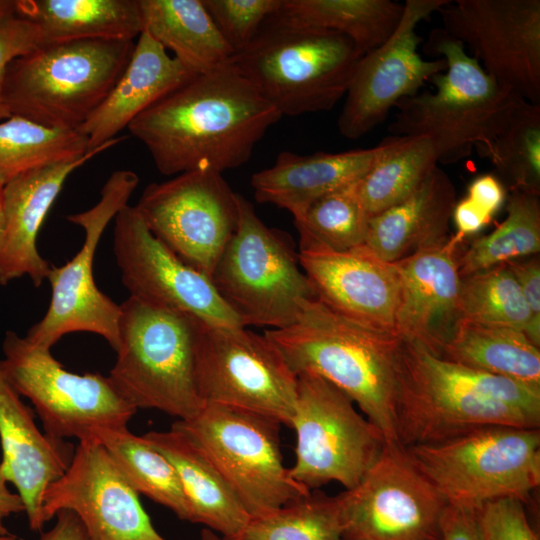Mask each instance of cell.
I'll return each instance as SVG.
<instances>
[{
	"label": "cell",
	"instance_id": "1",
	"mask_svg": "<svg viewBox=\"0 0 540 540\" xmlns=\"http://www.w3.org/2000/svg\"><path fill=\"white\" fill-rule=\"evenodd\" d=\"M281 114L230 63L196 74L145 111L128 130L166 176L245 164Z\"/></svg>",
	"mask_w": 540,
	"mask_h": 540
},
{
	"label": "cell",
	"instance_id": "2",
	"mask_svg": "<svg viewBox=\"0 0 540 540\" xmlns=\"http://www.w3.org/2000/svg\"><path fill=\"white\" fill-rule=\"evenodd\" d=\"M400 445L434 444L489 426L539 429L540 388L403 341L395 407Z\"/></svg>",
	"mask_w": 540,
	"mask_h": 540
},
{
	"label": "cell",
	"instance_id": "3",
	"mask_svg": "<svg viewBox=\"0 0 540 540\" xmlns=\"http://www.w3.org/2000/svg\"><path fill=\"white\" fill-rule=\"evenodd\" d=\"M267 337L298 375L309 372L345 393L389 443H399L395 407L403 340L348 319L318 299ZM400 444V443H399Z\"/></svg>",
	"mask_w": 540,
	"mask_h": 540
},
{
	"label": "cell",
	"instance_id": "4",
	"mask_svg": "<svg viewBox=\"0 0 540 540\" xmlns=\"http://www.w3.org/2000/svg\"><path fill=\"white\" fill-rule=\"evenodd\" d=\"M362 56L344 34L278 11L229 62L281 116H298L332 109L345 96Z\"/></svg>",
	"mask_w": 540,
	"mask_h": 540
},
{
	"label": "cell",
	"instance_id": "5",
	"mask_svg": "<svg viewBox=\"0 0 540 540\" xmlns=\"http://www.w3.org/2000/svg\"><path fill=\"white\" fill-rule=\"evenodd\" d=\"M427 48L447 67L431 78L435 91L418 92L395 105L388 129L394 136L429 138L438 162L451 164L500 134L522 98L500 86L445 30H433Z\"/></svg>",
	"mask_w": 540,
	"mask_h": 540
},
{
	"label": "cell",
	"instance_id": "6",
	"mask_svg": "<svg viewBox=\"0 0 540 540\" xmlns=\"http://www.w3.org/2000/svg\"><path fill=\"white\" fill-rule=\"evenodd\" d=\"M134 46V41L102 39L38 46L7 67L8 111L48 128L77 130L107 98Z\"/></svg>",
	"mask_w": 540,
	"mask_h": 540
},
{
	"label": "cell",
	"instance_id": "7",
	"mask_svg": "<svg viewBox=\"0 0 540 540\" xmlns=\"http://www.w3.org/2000/svg\"><path fill=\"white\" fill-rule=\"evenodd\" d=\"M119 347L108 377L136 409L185 420L204 406L196 377L202 320L129 296L120 304Z\"/></svg>",
	"mask_w": 540,
	"mask_h": 540
},
{
	"label": "cell",
	"instance_id": "8",
	"mask_svg": "<svg viewBox=\"0 0 540 540\" xmlns=\"http://www.w3.org/2000/svg\"><path fill=\"white\" fill-rule=\"evenodd\" d=\"M209 278L243 327H287L316 299L289 235L268 227L240 194L236 229Z\"/></svg>",
	"mask_w": 540,
	"mask_h": 540
},
{
	"label": "cell",
	"instance_id": "9",
	"mask_svg": "<svg viewBox=\"0 0 540 540\" xmlns=\"http://www.w3.org/2000/svg\"><path fill=\"white\" fill-rule=\"evenodd\" d=\"M405 449L447 505L475 511L500 498L526 501L540 485L539 429L489 426Z\"/></svg>",
	"mask_w": 540,
	"mask_h": 540
},
{
	"label": "cell",
	"instance_id": "10",
	"mask_svg": "<svg viewBox=\"0 0 540 540\" xmlns=\"http://www.w3.org/2000/svg\"><path fill=\"white\" fill-rule=\"evenodd\" d=\"M280 426L264 415L215 404H206L194 416L171 425L212 461L250 518L311 492L284 465Z\"/></svg>",
	"mask_w": 540,
	"mask_h": 540
},
{
	"label": "cell",
	"instance_id": "11",
	"mask_svg": "<svg viewBox=\"0 0 540 540\" xmlns=\"http://www.w3.org/2000/svg\"><path fill=\"white\" fill-rule=\"evenodd\" d=\"M1 370L40 418L44 432L58 440H96L105 430L127 427L137 409L108 376L70 372L50 349L7 331L2 343Z\"/></svg>",
	"mask_w": 540,
	"mask_h": 540
},
{
	"label": "cell",
	"instance_id": "12",
	"mask_svg": "<svg viewBox=\"0 0 540 540\" xmlns=\"http://www.w3.org/2000/svg\"><path fill=\"white\" fill-rule=\"evenodd\" d=\"M291 428L296 433V447L289 471L310 491L331 481L352 489L387 443L345 393L309 372L297 375Z\"/></svg>",
	"mask_w": 540,
	"mask_h": 540
},
{
	"label": "cell",
	"instance_id": "13",
	"mask_svg": "<svg viewBox=\"0 0 540 540\" xmlns=\"http://www.w3.org/2000/svg\"><path fill=\"white\" fill-rule=\"evenodd\" d=\"M196 377L204 405L258 413L291 427L297 375L265 333L202 322Z\"/></svg>",
	"mask_w": 540,
	"mask_h": 540
},
{
	"label": "cell",
	"instance_id": "14",
	"mask_svg": "<svg viewBox=\"0 0 540 540\" xmlns=\"http://www.w3.org/2000/svg\"><path fill=\"white\" fill-rule=\"evenodd\" d=\"M138 183L135 172L114 171L93 207L66 217L82 228L84 241L66 264L51 266L47 277L51 286L50 303L43 318L28 330L25 337L30 342L51 349L66 334L89 332L102 336L115 352L118 350L120 305L97 287L93 263L107 225L128 205Z\"/></svg>",
	"mask_w": 540,
	"mask_h": 540
},
{
	"label": "cell",
	"instance_id": "15",
	"mask_svg": "<svg viewBox=\"0 0 540 540\" xmlns=\"http://www.w3.org/2000/svg\"><path fill=\"white\" fill-rule=\"evenodd\" d=\"M176 256L210 277L238 221V194L222 173L199 169L145 187L134 206Z\"/></svg>",
	"mask_w": 540,
	"mask_h": 540
},
{
	"label": "cell",
	"instance_id": "16",
	"mask_svg": "<svg viewBox=\"0 0 540 540\" xmlns=\"http://www.w3.org/2000/svg\"><path fill=\"white\" fill-rule=\"evenodd\" d=\"M337 498L342 540H440L446 503L399 443L387 442L361 481Z\"/></svg>",
	"mask_w": 540,
	"mask_h": 540
},
{
	"label": "cell",
	"instance_id": "17",
	"mask_svg": "<svg viewBox=\"0 0 540 540\" xmlns=\"http://www.w3.org/2000/svg\"><path fill=\"white\" fill-rule=\"evenodd\" d=\"M438 12L500 86L540 104V0H456Z\"/></svg>",
	"mask_w": 540,
	"mask_h": 540
},
{
	"label": "cell",
	"instance_id": "18",
	"mask_svg": "<svg viewBox=\"0 0 540 540\" xmlns=\"http://www.w3.org/2000/svg\"><path fill=\"white\" fill-rule=\"evenodd\" d=\"M449 0H406L399 25L390 38L360 59L337 120L340 134L357 139L370 132L403 98L413 96L436 74L443 58L424 60L418 53V24Z\"/></svg>",
	"mask_w": 540,
	"mask_h": 540
},
{
	"label": "cell",
	"instance_id": "19",
	"mask_svg": "<svg viewBox=\"0 0 540 540\" xmlns=\"http://www.w3.org/2000/svg\"><path fill=\"white\" fill-rule=\"evenodd\" d=\"M139 494L97 440L79 441L65 472L45 490V524L61 510L74 512L89 540H167L153 526Z\"/></svg>",
	"mask_w": 540,
	"mask_h": 540
},
{
	"label": "cell",
	"instance_id": "20",
	"mask_svg": "<svg viewBox=\"0 0 540 540\" xmlns=\"http://www.w3.org/2000/svg\"><path fill=\"white\" fill-rule=\"evenodd\" d=\"M113 251L121 280L131 296L190 314L205 323L242 326L210 278L183 262L154 236L134 206L126 205L114 217Z\"/></svg>",
	"mask_w": 540,
	"mask_h": 540
},
{
	"label": "cell",
	"instance_id": "21",
	"mask_svg": "<svg viewBox=\"0 0 540 540\" xmlns=\"http://www.w3.org/2000/svg\"><path fill=\"white\" fill-rule=\"evenodd\" d=\"M299 260L316 299L348 319L396 333L400 277L394 263L366 245L346 251L301 248Z\"/></svg>",
	"mask_w": 540,
	"mask_h": 540
},
{
	"label": "cell",
	"instance_id": "22",
	"mask_svg": "<svg viewBox=\"0 0 540 540\" xmlns=\"http://www.w3.org/2000/svg\"><path fill=\"white\" fill-rule=\"evenodd\" d=\"M461 242L449 236L394 262L400 277L395 331L403 341L439 357L460 319Z\"/></svg>",
	"mask_w": 540,
	"mask_h": 540
},
{
	"label": "cell",
	"instance_id": "23",
	"mask_svg": "<svg viewBox=\"0 0 540 540\" xmlns=\"http://www.w3.org/2000/svg\"><path fill=\"white\" fill-rule=\"evenodd\" d=\"M116 137L85 155L27 171L3 186L6 228L0 251V285L28 276L35 287L47 279L51 265L37 249L39 230L68 176L113 147Z\"/></svg>",
	"mask_w": 540,
	"mask_h": 540
},
{
	"label": "cell",
	"instance_id": "24",
	"mask_svg": "<svg viewBox=\"0 0 540 540\" xmlns=\"http://www.w3.org/2000/svg\"><path fill=\"white\" fill-rule=\"evenodd\" d=\"M0 444L5 477L22 499L29 528L40 531L44 526V492L68 468L75 448L38 428L33 410L23 402L1 367Z\"/></svg>",
	"mask_w": 540,
	"mask_h": 540
},
{
	"label": "cell",
	"instance_id": "25",
	"mask_svg": "<svg viewBox=\"0 0 540 540\" xmlns=\"http://www.w3.org/2000/svg\"><path fill=\"white\" fill-rule=\"evenodd\" d=\"M387 148L386 137L368 149L307 155L280 152L271 167L252 175L255 199L286 209L294 220L299 219L320 197L360 180Z\"/></svg>",
	"mask_w": 540,
	"mask_h": 540
},
{
	"label": "cell",
	"instance_id": "26",
	"mask_svg": "<svg viewBox=\"0 0 540 540\" xmlns=\"http://www.w3.org/2000/svg\"><path fill=\"white\" fill-rule=\"evenodd\" d=\"M194 75L142 31L123 74L103 103L77 129L87 138L88 151L116 138L139 114Z\"/></svg>",
	"mask_w": 540,
	"mask_h": 540
},
{
	"label": "cell",
	"instance_id": "27",
	"mask_svg": "<svg viewBox=\"0 0 540 540\" xmlns=\"http://www.w3.org/2000/svg\"><path fill=\"white\" fill-rule=\"evenodd\" d=\"M455 204V187L436 166L408 198L370 218L364 245L394 263L441 243L449 237Z\"/></svg>",
	"mask_w": 540,
	"mask_h": 540
},
{
	"label": "cell",
	"instance_id": "28",
	"mask_svg": "<svg viewBox=\"0 0 540 540\" xmlns=\"http://www.w3.org/2000/svg\"><path fill=\"white\" fill-rule=\"evenodd\" d=\"M143 437L176 469L190 507L191 522L218 532L225 540L239 535L250 516L205 453L173 427L150 431Z\"/></svg>",
	"mask_w": 540,
	"mask_h": 540
},
{
	"label": "cell",
	"instance_id": "29",
	"mask_svg": "<svg viewBox=\"0 0 540 540\" xmlns=\"http://www.w3.org/2000/svg\"><path fill=\"white\" fill-rule=\"evenodd\" d=\"M42 45L76 40L133 41L143 31L139 0H16Z\"/></svg>",
	"mask_w": 540,
	"mask_h": 540
},
{
	"label": "cell",
	"instance_id": "30",
	"mask_svg": "<svg viewBox=\"0 0 540 540\" xmlns=\"http://www.w3.org/2000/svg\"><path fill=\"white\" fill-rule=\"evenodd\" d=\"M143 31L196 74L230 61L234 50L219 33L202 0H139Z\"/></svg>",
	"mask_w": 540,
	"mask_h": 540
},
{
	"label": "cell",
	"instance_id": "31",
	"mask_svg": "<svg viewBox=\"0 0 540 540\" xmlns=\"http://www.w3.org/2000/svg\"><path fill=\"white\" fill-rule=\"evenodd\" d=\"M441 357L540 388V350L519 330L459 319Z\"/></svg>",
	"mask_w": 540,
	"mask_h": 540
},
{
	"label": "cell",
	"instance_id": "32",
	"mask_svg": "<svg viewBox=\"0 0 540 540\" xmlns=\"http://www.w3.org/2000/svg\"><path fill=\"white\" fill-rule=\"evenodd\" d=\"M279 12L299 23L342 33L365 55L394 33L404 4L390 0H283Z\"/></svg>",
	"mask_w": 540,
	"mask_h": 540
},
{
	"label": "cell",
	"instance_id": "33",
	"mask_svg": "<svg viewBox=\"0 0 540 540\" xmlns=\"http://www.w3.org/2000/svg\"><path fill=\"white\" fill-rule=\"evenodd\" d=\"M388 148L357 182L371 217L413 194L438 163L433 142L424 136H388Z\"/></svg>",
	"mask_w": 540,
	"mask_h": 540
},
{
	"label": "cell",
	"instance_id": "34",
	"mask_svg": "<svg viewBox=\"0 0 540 540\" xmlns=\"http://www.w3.org/2000/svg\"><path fill=\"white\" fill-rule=\"evenodd\" d=\"M99 441L138 494L191 522L190 507L179 475L170 461L143 436L127 427L100 432Z\"/></svg>",
	"mask_w": 540,
	"mask_h": 540
},
{
	"label": "cell",
	"instance_id": "35",
	"mask_svg": "<svg viewBox=\"0 0 540 540\" xmlns=\"http://www.w3.org/2000/svg\"><path fill=\"white\" fill-rule=\"evenodd\" d=\"M505 220L490 234L475 239L459 256V275L479 272L540 251L539 195L512 191Z\"/></svg>",
	"mask_w": 540,
	"mask_h": 540
},
{
	"label": "cell",
	"instance_id": "36",
	"mask_svg": "<svg viewBox=\"0 0 540 540\" xmlns=\"http://www.w3.org/2000/svg\"><path fill=\"white\" fill-rule=\"evenodd\" d=\"M87 152V138L77 130L52 129L11 115L0 122V184Z\"/></svg>",
	"mask_w": 540,
	"mask_h": 540
},
{
	"label": "cell",
	"instance_id": "37",
	"mask_svg": "<svg viewBox=\"0 0 540 540\" xmlns=\"http://www.w3.org/2000/svg\"><path fill=\"white\" fill-rule=\"evenodd\" d=\"M475 150L491 162L504 186L539 195L540 104L521 99L506 128Z\"/></svg>",
	"mask_w": 540,
	"mask_h": 540
},
{
	"label": "cell",
	"instance_id": "38",
	"mask_svg": "<svg viewBox=\"0 0 540 540\" xmlns=\"http://www.w3.org/2000/svg\"><path fill=\"white\" fill-rule=\"evenodd\" d=\"M458 310L460 319L528 335L530 311L505 263L462 277Z\"/></svg>",
	"mask_w": 540,
	"mask_h": 540
},
{
	"label": "cell",
	"instance_id": "39",
	"mask_svg": "<svg viewBox=\"0 0 540 540\" xmlns=\"http://www.w3.org/2000/svg\"><path fill=\"white\" fill-rule=\"evenodd\" d=\"M357 182L320 197L294 220L300 249L317 246L346 251L365 244L370 216Z\"/></svg>",
	"mask_w": 540,
	"mask_h": 540
},
{
	"label": "cell",
	"instance_id": "40",
	"mask_svg": "<svg viewBox=\"0 0 540 540\" xmlns=\"http://www.w3.org/2000/svg\"><path fill=\"white\" fill-rule=\"evenodd\" d=\"M231 540H342L338 498L312 490L270 513L250 518Z\"/></svg>",
	"mask_w": 540,
	"mask_h": 540
},
{
	"label": "cell",
	"instance_id": "41",
	"mask_svg": "<svg viewBox=\"0 0 540 540\" xmlns=\"http://www.w3.org/2000/svg\"><path fill=\"white\" fill-rule=\"evenodd\" d=\"M283 0H202L227 44L235 51L245 47L264 21L277 13Z\"/></svg>",
	"mask_w": 540,
	"mask_h": 540
},
{
	"label": "cell",
	"instance_id": "42",
	"mask_svg": "<svg viewBox=\"0 0 540 540\" xmlns=\"http://www.w3.org/2000/svg\"><path fill=\"white\" fill-rule=\"evenodd\" d=\"M523 502L507 497L489 501L474 511L481 540H538Z\"/></svg>",
	"mask_w": 540,
	"mask_h": 540
},
{
	"label": "cell",
	"instance_id": "43",
	"mask_svg": "<svg viewBox=\"0 0 540 540\" xmlns=\"http://www.w3.org/2000/svg\"><path fill=\"white\" fill-rule=\"evenodd\" d=\"M42 45L38 27L15 15L0 22V122L11 116L3 97V85L9 63Z\"/></svg>",
	"mask_w": 540,
	"mask_h": 540
},
{
	"label": "cell",
	"instance_id": "44",
	"mask_svg": "<svg viewBox=\"0 0 540 540\" xmlns=\"http://www.w3.org/2000/svg\"><path fill=\"white\" fill-rule=\"evenodd\" d=\"M514 275L531 315L528 338L540 345V262L539 258L515 259L505 263Z\"/></svg>",
	"mask_w": 540,
	"mask_h": 540
},
{
	"label": "cell",
	"instance_id": "45",
	"mask_svg": "<svg viewBox=\"0 0 540 540\" xmlns=\"http://www.w3.org/2000/svg\"><path fill=\"white\" fill-rule=\"evenodd\" d=\"M505 197V186L493 174L476 177L468 188L467 198L491 218L500 210Z\"/></svg>",
	"mask_w": 540,
	"mask_h": 540
},
{
	"label": "cell",
	"instance_id": "46",
	"mask_svg": "<svg viewBox=\"0 0 540 540\" xmlns=\"http://www.w3.org/2000/svg\"><path fill=\"white\" fill-rule=\"evenodd\" d=\"M440 540H481L474 511L446 504L440 520Z\"/></svg>",
	"mask_w": 540,
	"mask_h": 540
},
{
	"label": "cell",
	"instance_id": "47",
	"mask_svg": "<svg viewBox=\"0 0 540 540\" xmlns=\"http://www.w3.org/2000/svg\"><path fill=\"white\" fill-rule=\"evenodd\" d=\"M452 218L457 227L455 237L460 241H463L464 237L479 232L492 220L467 197L456 202Z\"/></svg>",
	"mask_w": 540,
	"mask_h": 540
},
{
	"label": "cell",
	"instance_id": "48",
	"mask_svg": "<svg viewBox=\"0 0 540 540\" xmlns=\"http://www.w3.org/2000/svg\"><path fill=\"white\" fill-rule=\"evenodd\" d=\"M55 517L54 526L42 533L38 540H89L84 525L74 512L61 510Z\"/></svg>",
	"mask_w": 540,
	"mask_h": 540
},
{
	"label": "cell",
	"instance_id": "49",
	"mask_svg": "<svg viewBox=\"0 0 540 540\" xmlns=\"http://www.w3.org/2000/svg\"><path fill=\"white\" fill-rule=\"evenodd\" d=\"M5 474L3 472L0 456V535L9 534L5 520L13 515L25 512L21 497L10 490Z\"/></svg>",
	"mask_w": 540,
	"mask_h": 540
},
{
	"label": "cell",
	"instance_id": "50",
	"mask_svg": "<svg viewBox=\"0 0 540 540\" xmlns=\"http://www.w3.org/2000/svg\"><path fill=\"white\" fill-rule=\"evenodd\" d=\"M6 228L4 199H3V185L0 184V251L3 245Z\"/></svg>",
	"mask_w": 540,
	"mask_h": 540
},
{
	"label": "cell",
	"instance_id": "51",
	"mask_svg": "<svg viewBox=\"0 0 540 540\" xmlns=\"http://www.w3.org/2000/svg\"><path fill=\"white\" fill-rule=\"evenodd\" d=\"M201 540H225L223 537L218 536L214 531L204 528L201 531Z\"/></svg>",
	"mask_w": 540,
	"mask_h": 540
},
{
	"label": "cell",
	"instance_id": "52",
	"mask_svg": "<svg viewBox=\"0 0 540 540\" xmlns=\"http://www.w3.org/2000/svg\"><path fill=\"white\" fill-rule=\"evenodd\" d=\"M0 540H19V538L11 533L0 535Z\"/></svg>",
	"mask_w": 540,
	"mask_h": 540
}]
</instances>
